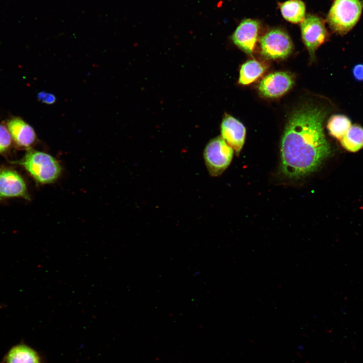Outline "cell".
<instances>
[{
  "mask_svg": "<svg viewBox=\"0 0 363 363\" xmlns=\"http://www.w3.org/2000/svg\"><path fill=\"white\" fill-rule=\"evenodd\" d=\"M38 182L49 184L60 175L62 168L57 160L45 152L28 150L24 157L18 161Z\"/></svg>",
  "mask_w": 363,
  "mask_h": 363,
  "instance_id": "cell-2",
  "label": "cell"
},
{
  "mask_svg": "<svg viewBox=\"0 0 363 363\" xmlns=\"http://www.w3.org/2000/svg\"><path fill=\"white\" fill-rule=\"evenodd\" d=\"M220 132L221 137L238 155L246 138V128L243 124L231 115L225 114L221 124Z\"/></svg>",
  "mask_w": 363,
  "mask_h": 363,
  "instance_id": "cell-8",
  "label": "cell"
},
{
  "mask_svg": "<svg viewBox=\"0 0 363 363\" xmlns=\"http://www.w3.org/2000/svg\"><path fill=\"white\" fill-rule=\"evenodd\" d=\"M37 98L40 101L47 104H52L56 101V97L53 94L44 91L37 94Z\"/></svg>",
  "mask_w": 363,
  "mask_h": 363,
  "instance_id": "cell-18",
  "label": "cell"
},
{
  "mask_svg": "<svg viewBox=\"0 0 363 363\" xmlns=\"http://www.w3.org/2000/svg\"><path fill=\"white\" fill-rule=\"evenodd\" d=\"M363 9V1L335 0L327 16L330 28L335 32L345 34L356 24Z\"/></svg>",
  "mask_w": 363,
  "mask_h": 363,
  "instance_id": "cell-3",
  "label": "cell"
},
{
  "mask_svg": "<svg viewBox=\"0 0 363 363\" xmlns=\"http://www.w3.org/2000/svg\"><path fill=\"white\" fill-rule=\"evenodd\" d=\"M293 84V78L289 74L276 72L268 75L261 81L259 90L263 96L277 97L287 92Z\"/></svg>",
  "mask_w": 363,
  "mask_h": 363,
  "instance_id": "cell-10",
  "label": "cell"
},
{
  "mask_svg": "<svg viewBox=\"0 0 363 363\" xmlns=\"http://www.w3.org/2000/svg\"><path fill=\"white\" fill-rule=\"evenodd\" d=\"M3 361L4 363H41L38 353L24 344L13 346L5 355Z\"/></svg>",
  "mask_w": 363,
  "mask_h": 363,
  "instance_id": "cell-12",
  "label": "cell"
},
{
  "mask_svg": "<svg viewBox=\"0 0 363 363\" xmlns=\"http://www.w3.org/2000/svg\"><path fill=\"white\" fill-rule=\"evenodd\" d=\"M259 22L251 19L241 22L234 31L231 39L233 43L247 53L251 54L258 38Z\"/></svg>",
  "mask_w": 363,
  "mask_h": 363,
  "instance_id": "cell-9",
  "label": "cell"
},
{
  "mask_svg": "<svg viewBox=\"0 0 363 363\" xmlns=\"http://www.w3.org/2000/svg\"><path fill=\"white\" fill-rule=\"evenodd\" d=\"M262 54L269 59L283 58L287 56L293 49L288 35L281 29H273L260 39Z\"/></svg>",
  "mask_w": 363,
  "mask_h": 363,
  "instance_id": "cell-5",
  "label": "cell"
},
{
  "mask_svg": "<svg viewBox=\"0 0 363 363\" xmlns=\"http://www.w3.org/2000/svg\"><path fill=\"white\" fill-rule=\"evenodd\" d=\"M12 137L5 126L0 124V153L6 151L11 146Z\"/></svg>",
  "mask_w": 363,
  "mask_h": 363,
  "instance_id": "cell-17",
  "label": "cell"
},
{
  "mask_svg": "<svg viewBox=\"0 0 363 363\" xmlns=\"http://www.w3.org/2000/svg\"><path fill=\"white\" fill-rule=\"evenodd\" d=\"M234 151L221 136L211 139L203 151V158L209 174L220 175L230 164Z\"/></svg>",
  "mask_w": 363,
  "mask_h": 363,
  "instance_id": "cell-4",
  "label": "cell"
},
{
  "mask_svg": "<svg viewBox=\"0 0 363 363\" xmlns=\"http://www.w3.org/2000/svg\"><path fill=\"white\" fill-rule=\"evenodd\" d=\"M327 112L306 105L294 111L285 127L281 143V169L290 178H299L316 170L330 153L323 123Z\"/></svg>",
  "mask_w": 363,
  "mask_h": 363,
  "instance_id": "cell-1",
  "label": "cell"
},
{
  "mask_svg": "<svg viewBox=\"0 0 363 363\" xmlns=\"http://www.w3.org/2000/svg\"><path fill=\"white\" fill-rule=\"evenodd\" d=\"M340 141L342 146L348 151H357L363 146V128L359 125L351 126Z\"/></svg>",
  "mask_w": 363,
  "mask_h": 363,
  "instance_id": "cell-15",
  "label": "cell"
},
{
  "mask_svg": "<svg viewBox=\"0 0 363 363\" xmlns=\"http://www.w3.org/2000/svg\"><path fill=\"white\" fill-rule=\"evenodd\" d=\"M23 197L28 199L26 185L15 170L0 167V198Z\"/></svg>",
  "mask_w": 363,
  "mask_h": 363,
  "instance_id": "cell-7",
  "label": "cell"
},
{
  "mask_svg": "<svg viewBox=\"0 0 363 363\" xmlns=\"http://www.w3.org/2000/svg\"><path fill=\"white\" fill-rule=\"evenodd\" d=\"M352 74L357 81H363V64H357L352 69Z\"/></svg>",
  "mask_w": 363,
  "mask_h": 363,
  "instance_id": "cell-19",
  "label": "cell"
},
{
  "mask_svg": "<svg viewBox=\"0 0 363 363\" xmlns=\"http://www.w3.org/2000/svg\"><path fill=\"white\" fill-rule=\"evenodd\" d=\"M300 29L303 41L313 58L317 49L328 36L325 23L317 16L308 15L300 23Z\"/></svg>",
  "mask_w": 363,
  "mask_h": 363,
  "instance_id": "cell-6",
  "label": "cell"
},
{
  "mask_svg": "<svg viewBox=\"0 0 363 363\" xmlns=\"http://www.w3.org/2000/svg\"><path fill=\"white\" fill-rule=\"evenodd\" d=\"M264 64L255 59L250 60L244 64L240 70L239 83L248 85L255 81L265 71Z\"/></svg>",
  "mask_w": 363,
  "mask_h": 363,
  "instance_id": "cell-14",
  "label": "cell"
},
{
  "mask_svg": "<svg viewBox=\"0 0 363 363\" xmlns=\"http://www.w3.org/2000/svg\"><path fill=\"white\" fill-rule=\"evenodd\" d=\"M283 18L292 23H301L305 18L306 7L300 0H289L280 5Z\"/></svg>",
  "mask_w": 363,
  "mask_h": 363,
  "instance_id": "cell-13",
  "label": "cell"
},
{
  "mask_svg": "<svg viewBox=\"0 0 363 363\" xmlns=\"http://www.w3.org/2000/svg\"><path fill=\"white\" fill-rule=\"evenodd\" d=\"M7 128L14 141L21 147L29 148L36 141V135L33 128L20 117L9 120Z\"/></svg>",
  "mask_w": 363,
  "mask_h": 363,
  "instance_id": "cell-11",
  "label": "cell"
},
{
  "mask_svg": "<svg viewBox=\"0 0 363 363\" xmlns=\"http://www.w3.org/2000/svg\"><path fill=\"white\" fill-rule=\"evenodd\" d=\"M351 126L349 118L342 114L332 115L329 119L327 129L333 137L341 140Z\"/></svg>",
  "mask_w": 363,
  "mask_h": 363,
  "instance_id": "cell-16",
  "label": "cell"
}]
</instances>
